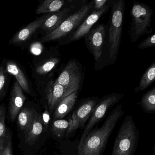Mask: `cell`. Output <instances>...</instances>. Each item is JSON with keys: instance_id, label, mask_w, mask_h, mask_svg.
Returning <instances> with one entry per match:
<instances>
[{"instance_id": "1", "label": "cell", "mask_w": 155, "mask_h": 155, "mask_svg": "<svg viewBox=\"0 0 155 155\" xmlns=\"http://www.w3.org/2000/svg\"><path fill=\"white\" fill-rule=\"evenodd\" d=\"M124 113L122 104L118 105L100 128L89 133L80 141L78 155H101L116 125Z\"/></svg>"}, {"instance_id": "2", "label": "cell", "mask_w": 155, "mask_h": 155, "mask_svg": "<svg viewBox=\"0 0 155 155\" xmlns=\"http://www.w3.org/2000/svg\"><path fill=\"white\" fill-rule=\"evenodd\" d=\"M108 30V48L111 64L116 60L119 52L123 34L124 15V0L113 1Z\"/></svg>"}, {"instance_id": "3", "label": "cell", "mask_w": 155, "mask_h": 155, "mask_svg": "<svg viewBox=\"0 0 155 155\" xmlns=\"http://www.w3.org/2000/svg\"><path fill=\"white\" fill-rule=\"evenodd\" d=\"M130 14L132 22L129 29V37L131 42L135 43L142 35L149 34L153 32L150 27L153 11L150 5L134 1Z\"/></svg>"}, {"instance_id": "4", "label": "cell", "mask_w": 155, "mask_h": 155, "mask_svg": "<svg viewBox=\"0 0 155 155\" xmlns=\"http://www.w3.org/2000/svg\"><path fill=\"white\" fill-rule=\"evenodd\" d=\"M139 133L133 117L126 116L115 141L112 155H134L138 146Z\"/></svg>"}, {"instance_id": "5", "label": "cell", "mask_w": 155, "mask_h": 155, "mask_svg": "<svg viewBox=\"0 0 155 155\" xmlns=\"http://www.w3.org/2000/svg\"><path fill=\"white\" fill-rule=\"evenodd\" d=\"M94 1L85 4L70 15L55 30L40 39L41 42L55 41L62 39L72 32L84 21L93 11Z\"/></svg>"}, {"instance_id": "6", "label": "cell", "mask_w": 155, "mask_h": 155, "mask_svg": "<svg viewBox=\"0 0 155 155\" xmlns=\"http://www.w3.org/2000/svg\"><path fill=\"white\" fill-rule=\"evenodd\" d=\"M52 13L45 14L18 30L9 40V44L21 49L26 48L33 37L39 31L45 20Z\"/></svg>"}, {"instance_id": "7", "label": "cell", "mask_w": 155, "mask_h": 155, "mask_svg": "<svg viewBox=\"0 0 155 155\" xmlns=\"http://www.w3.org/2000/svg\"><path fill=\"white\" fill-rule=\"evenodd\" d=\"M81 78V70L78 63L74 60H71L67 63L56 79L64 87L66 96L79 89Z\"/></svg>"}, {"instance_id": "8", "label": "cell", "mask_w": 155, "mask_h": 155, "mask_svg": "<svg viewBox=\"0 0 155 155\" xmlns=\"http://www.w3.org/2000/svg\"><path fill=\"white\" fill-rule=\"evenodd\" d=\"M124 96L123 94L113 93L106 96L96 105L90 120L83 132L80 141H82L87 135L91 129L103 118L107 110L118 103L124 97Z\"/></svg>"}, {"instance_id": "9", "label": "cell", "mask_w": 155, "mask_h": 155, "mask_svg": "<svg viewBox=\"0 0 155 155\" xmlns=\"http://www.w3.org/2000/svg\"><path fill=\"white\" fill-rule=\"evenodd\" d=\"M26 96L23 89L15 80L13 82L9 95L7 116L8 122L13 123L16 121L19 112L25 104Z\"/></svg>"}, {"instance_id": "10", "label": "cell", "mask_w": 155, "mask_h": 155, "mask_svg": "<svg viewBox=\"0 0 155 155\" xmlns=\"http://www.w3.org/2000/svg\"><path fill=\"white\" fill-rule=\"evenodd\" d=\"M5 66L7 72L14 77L24 93L33 96L32 86L28 78L24 67L19 62L13 59L4 58Z\"/></svg>"}, {"instance_id": "11", "label": "cell", "mask_w": 155, "mask_h": 155, "mask_svg": "<svg viewBox=\"0 0 155 155\" xmlns=\"http://www.w3.org/2000/svg\"><path fill=\"white\" fill-rule=\"evenodd\" d=\"M97 100L91 99L83 103L74 112L69 119L70 126L67 131V135L71 134L78 128L83 127L88 120L97 105Z\"/></svg>"}, {"instance_id": "12", "label": "cell", "mask_w": 155, "mask_h": 155, "mask_svg": "<svg viewBox=\"0 0 155 155\" xmlns=\"http://www.w3.org/2000/svg\"><path fill=\"white\" fill-rule=\"evenodd\" d=\"M105 31L104 25H99L85 36V42L95 61L100 59L104 44Z\"/></svg>"}, {"instance_id": "13", "label": "cell", "mask_w": 155, "mask_h": 155, "mask_svg": "<svg viewBox=\"0 0 155 155\" xmlns=\"http://www.w3.org/2000/svg\"><path fill=\"white\" fill-rule=\"evenodd\" d=\"M43 121L41 115L37 114L34 120L30 129L19 139L18 147L24 153V154L27 149L35 145L39 140L43 131Z\"/></svg>"}, {"instance_id": "14", "label": "cell", "mask_w": 155, "mask_h": 155, "mask_svg": "<svg viewBox=\"0 0 155 155\" xmlns=\"http://www.w3.org/2000/svg\"><path fill=\"white\" fill-rule=\"evenodd\" d=\"M109 8V5H106L101 10H94L87 16L84 21L78 26L77 30L74 32L69 39V42L78 41L85 36L91 30L92 26L98 21L100 17L106 12Z\"/></svg>"}, {"instance_id": "15", "label": "cell", "mask_w": 155, "mask_h": 155, "mask_svg": "<svg viewBox=\"0 0 155 155\" xmlns=\"http://www.w3.org/2000/svg\"><path fill=\"white\" fill-rule=\"evenodd\" d=\"M38 113L33 106L28 104H25L23 107L19 112L16 119L18 138L25 133L30 129Z\"/></svg>"}, {"instance_id": "16", "label": "cell", "mask_w": 155, "mask_h": 155, "mask_svg": "<svg viewBox=\"0 0 155 155\" xmlns=\"http://www.w3.org/2000/svg\"><path fill=\"white\" fill-rule=\"evenodd\" d=\"M71 7H65L58 12L53 13L43 24L39 32L42 33L43 36L49 34L59 27L71 15Z\"/></svg>"}, {"instance_id": "17", "label": "cell", "mask_w": 155, "mask_h": 155, "mask_svg": "<svg viewBox=\"0 0 155 155\" xmlns=\"http://www.w3.org/2000/svg\"><path fill=\"white\" fill-rule=\"evenodd\" d=\"M46 96L49 111L51 113L61 100L65 97L64 87L58 83L57 79L51 81L46 88Z\"/></svg>"}, {"instance_id": "18", "label": "cell", "mask_w": 155, "mask_h": 155, "mask_svg": "<svg viewBox=\"0 0 155 155\" xmlns=\"http://www.w3.org/2000/svg\"><path fill=\"white\" fill-rule=\"evenodd\" d=\"M60 62V59L57 57L52 56L40 62H34L33 64V76L35 79L39 76H43L55 68Z\"/></svg>"}, {"instance_id": "19", "label": "cell", "mask_w": 155, "mask_h": 155, "mask_svg": "<svg viewBox=\"0 0 155 155\" xmlns=\"http://www.w3.org/2000/svg\"><path fill=\"white\" fill-rule=\"evenodd\" d=\"M77 91H75L61 100L54 109V119H62L72 109L77 100Z\"/></svg>"}, {"instance_id": "20", "label": "cell", "mask_w": 155, "mask_h": 155, "mask_svg": "<svg viewBox=\"0 0 155 155\" xmlns=\"http://www.w3.org/2000/svg\"><path fill=\"white\" fill-rule=\"evenodd\" d=\"M65 3L64 0H45L38 5L35 14L44 15L55 12L62 9Z\"/></svg>"}, {"instance_id": "21", "label": "cell", "mask_w": 155, "mask_h": 155, "mask_svg": "<svg viewBox=\"0 0 155 155\" xmlns=\"http://www.w3.org/2000/svg\"><path fill=\"white\" fill-rule=\"evenodd\" d=\"M155 82V60L150 65L140 78L139 85L134 89V93H138L147 89Z\"/></svg>"}, {"instance_id": "22", "label": "cell", "mask_w": 155, "mask_h": 155, "mask_svg": "<svg viewBox=\"0 0 155 155\" xmlns=\"http://www.w3.org/2000/svg\"><path fill=\"white\" fill-rule=\"evenodd\" d=\"M12 77L5 69L3 58L0 64V103L7 94Z\"/></svg>"}, {"instance_id": "23", "label": "cell", "mask_w": 155, "mask_h": 155, "mask_svg": "<svg viewBox=\"0 0 155 155\" xmlns=\"http://www.w3.org/2000/svg\"><path fill=\"white\" fill-rule=\"evenodd\" d=\"M140 106L147 113H155V85L143 95L140 100Z\"/></svg>"}, {"instance_id": "24", "label": "cell", "mask_w": 155, "mask_h": 155, "mask_svg": "<svg viewBox=\"0 0 155 155\" xmlns=\"http://www.w3.org/2000/svg\"><path fill=\"white\" fill-rule=\"evenodd\" d=\"M0 155H14L12 150V133L7 127L4 135L0 139Z\"/></svg>"}, {"instance_id": "25", "label": "cell", "mask_w": 155, "mask_h": 155, "mask_svg": "<svg viewBox=\"0 0 155 155\" xmlns=\"http://www.w3.org/2000/svg\"><path fill=\"white\" fill-rule=\"evenodd\" d=\"M69 126V121L58 119L53 122L51 126V131L55 136H61L65 131L67 132Z\"/></svg>"}, {"instance_id": "26", "label": "cell", "mask_w": 155, "mask_h": 155, "mask_svg": "<svg viewBox=\"0 0 155 155\" xmlns=\"http://www.w3.org/2000/svg\"><path fill=\"white\" fill-rule=\"evenodd\" d=\"M7 116V108L5 103L0 104V139L4 135L7 127L5 120Z\"/></svg>"}, {"instance_id": "27", "label": "cell", "mask_w": 155, "mask_h": 155, "mask_svg": "<svg viewBox=\"0 0 155 155\" xmlns=\"http://www.w3.org/2000/svg\"><path fill=\"white\" fill-rule=\"evenodd\" d=\"M155 46V33L147 37L137 45L138 49H144Z\"/></svg>"}, {"instance_id": "28", "label": "cell", "mask_w": 155, "mask_h": 155, "mask_svg": "<svg viewBox=\"0 0 155 155\" xmlns=\"http://www.w3.org/2000/svg\"><path fill=\"white\" fill-rule=\"evenodd\" d=\"M107 2V0H95L94 1L93 9L94 10H101L105 6Z\"/></svg>"}, {"instance_id": "29", "label": "cell", "mask_w": 155, "mask_h": 155, "mask_svg": "<svg viewBox=\"0 0 155 155\" xmlns=\"http://www.w3.org/2000/svg\"><path fill=\"white\" fill-rule=\"evenodd\" d=\"M47 111H45L44 113L42 116L43 121L45 123H48V121L49 120V116L48 113H47Z\"/></svg>"}, {"instance_id": "30", "label": "cell", "mask_w": 155, "mask_h": 155, "mask_svg": "<svg viewBox=\"0 0 155 155\" xmlns=\"http://www.w3.org/2000/svg\"><path fill=\"white\" fill-rule=\"evenodd\" d=\"M153 155H155V145L153 149Z\"/></svg>"}, {"instance_id": "31", "label": "cell", "mask_w": 155, "mask_h": 155, "mask_svg": "<svg viewBox=\"0 0 155 155\" xmlns=\"http://www.w3.org/2000/svg\"><path fill=\"white\" fill-rule=\"evenodd\" d=\"M1 49H0V59H1Z\"/></svg>"}]
</instances>
